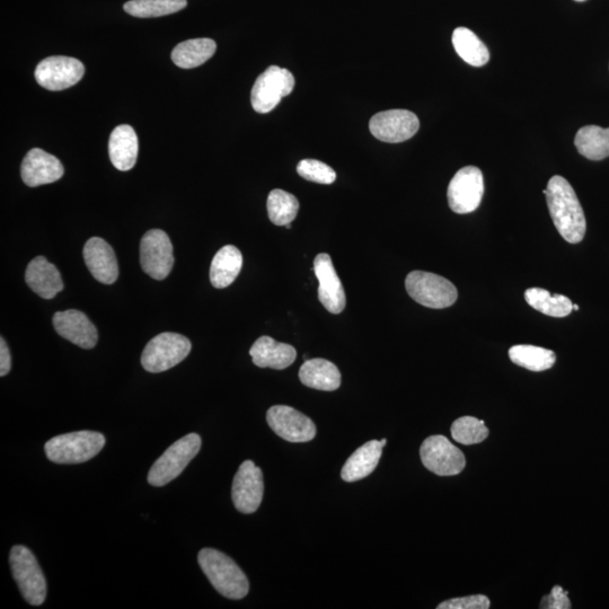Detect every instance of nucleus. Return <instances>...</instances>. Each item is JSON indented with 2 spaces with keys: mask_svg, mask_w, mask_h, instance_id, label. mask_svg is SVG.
Masks as SVG:
<instances>
[{
  "mask_svg": "<svg viewBox=\"0 0 609 609\" xmlns=\"http://www.w3.org/2000/svg\"><path fill=\"white\" fill-rule=\"evenodd\" d=\"M546 190L547 207L556 229L567 242L580 243L585 238L587 222L575 190L559 175L553 176Z\"/></svg>",
  "mask_w": 609,
  "mask_h": 609,
  "instance_id": "f257e3e1",
  "label": "nucleus"
},
{
  "mask_svg": "<svg viewBox=\"0 0 609 609\" xmlns=\"http://www.w3.org/2000/svg\"><path fill=\"white\" fill-rule=\"evenodd\" d=\"M198 561L210 584L220 595L237 600L249 594V579L226 554L214 549H203L198 555Z\"/></svg>",
  "mask_w": 609,
  "mask_h": 609,
  "instance_id": "f03ea898",
  "label": "nucleus"
},
{
  "mask_svg": "<svg viewBox=\"0 0 609 609\" xmlns=\"http://www.w3.org/2000/svg\"><path fill=\"white\" fill-rule=\"evenodd\" d=\"M105 446L100 432L76 431L48 441L44 450L48 460L56 464H81L91 461Z\"/></svg>",
  "mask_w": 609,
  "mask_h": 609,
  "instance_id": "7ed1b4c3",
  "label": "nucleus"
},
{
  "mask_svg": "<svg viewBox=\"0 0 609 609\" xmlns=\"http://www.w3.org/2000/svg\"><path fill=\"white\" fill-rule=\"evenodd\" d=\"M201 443V437L197 434H190L175 441L150 469L148 483L160 488L178 478L200 452Z\"/></svg>",
  "mask_w": 609,
  "mask_h": 609,
  "instance_id": "20e7f679",
  "label": "nucleus"
},
{
  "mask_svg": "<svg viewBox=\"0 0 609 609\" xmlns=\"http://www.w3.org/2000/svg\"><path fill=\"white\" fill-rule=\"evenodd\" d=\"M405 288L417 303L434 310L453 306L458 298L452 282L431 272L412 271L405 279Z\"/></svg>",
  "mask_w": 609,
  "mask_h": 609,
  "instance_id": "39448f33",
  "label": "nucleus"
},
{
  "mask_svg": "<svg viewBox=\"0 0 609 609\" xmlns=\"http://www.w3.org/2000/svg\"><path fill=\"white\" fill-rule=\"evenodd\" d=\"M13 577L29 604L40 606L47 598V581L33 553L23 545L13 547L10 554Z\"/></svg>",
  "mask_w": 609,
  "mask_h": 609,
  "instance_id": "423d86ee",
  "label": "nucleus"
},
{
  "mask_svg": "<svg viewBox=\"0 0 609 609\" xmlns=\"http://www.w3.org/2000/svg\"><path fill=\"white\" fill-rule=\"evenodd\" d=\"M191 342L184 335L165 332L150 340L141 356V365L149 373L166 372L189 356Z\"/></svg>",
  "mask_w": 609,
  "mask_h": 609,
  "instance_id": "0eeeda50",
  "label": "nucleus"
},
{
  "mask_svg": "<svg viewBox=\"0 0 609 609\" xmlns=\"http://www.w3.org/2000/svg\"><path fill=\"white\" fill-rule=\"evenodd\" d=\"M295 77L288 69L269 67L261 74L252 88V107L258 113H269L284 97L293 92Z\"/></svg>",
  "mask_w": 609,
  "mask_h": 609,
  "instance_id": "6e6552de",
  "label": "nucleus"
},
{
  "mask_svg": "<svg viewBox=\"0 0 609 609\" xmlns=\"http://www.w3.org/2000/svg\"><path fill=\"white\" fill-rule=\"evenodd\" d=\"M483 194L484 179L481 170L475 166L463 167L448 185L449 207L456 214H471L480 207Z\"/></svg>",
  "mask_w": 609,
  "mask_h": 609,
  "instance_id": "1a4fd4ad",
  "label": "nucleus"
},
{
  "mask_svg": "<svg viewBox=\"0 0 609 609\" xmlns=\"http://www.w3.org/2000/svg\"><path fill=\"white\" fill-rule=\"evenodd\" d=\"M141 268L150 278L164 280L174 266L173 245L161 229L147 232L140 242Z\"/></svg>",
  "mask_w": 609,
  "mask_h": 609,
  "instance_id": "9d476101",
  "label": "nucleus"
},
{
  "mask_svg": "<svg viewBox=\"0 0 609 609\" xmlns=\"http://www.w3.org/2000/svg\"><path fill=\"white\" fill-rule=\"evenodd\" d=\"M422 464L439 476H454L463 472L465 455L460 448L450 443L445 436H431L423 441L420 448Z\"/></svg>",
  "mask_w": 609,
  "mask_h": 609,
  "instance_id": "9b49d317",
  "label": "nucleus"
},
{
  "mask_svg": "<svg viewBox=\"0 0 609 609\" xmlns=\"http://www.w3.org/2000/svg\"><path fill=\"white\" fill-rule=\"evenodd\" d=\"M85 74L82 61L72 57L55 56L41 61L35 69V79L49 91H64L76 85Z\"/></svg>",
  "mask_w": 609,
  "mask_h": 609,
  "instance_id": "f8f14e48",
  "label": "nucleus"
},
{
  "mask_svg": "<svg viewBox=\"0 0 609 609\" xmlns=\"http://www.w3.org/2000/svg\"><path fill=\"white\" fill-rule=\"evenodd\" d=\"M419 118L408 110L379 112L369 122L372 135L384 143L399 144L417 134Z\"/></svg>",
  "mask_w": 609,
  "mask_h": 609,
  "instance_id": "ddd939ff",
  "label": "nucleus"
},
{
  "mask_svg": "<svg viewBox=\"0 0 609 609\" xmlns=\"http://www.w3.org/2000/svg\"><path fill=\"white\" fill-rule=\"evenodd\" d=\"M270 428L289 443H308L316 436L315 423L287 405H275L267 413Z\"/></svg>",
  "mask_w": 609,
  "mask_h": 609,
  "instance_id": "4468645a",
  "label": "nucleus"
},
{
  "mask_svg": "<svg viewBox=\"0 0 609 609\" xmlns=\"http://www.w3.org/2000/svg\"><path fill=\"white\" fill-rule=\"evenodd\" d=\"M264 492L263 473L252 461H245L238 469L232 489L234 505L242 514L255 513L261 506Z\"/></svg>",
  "mask_w": 609,
  "mask_h": 609,
  "instance_id": "2eb2a0df",
  "label": "nucleus"
},
{
  "mask_svg": "<svg viewBox=\"0 0 609 609\" xmlns=\"http://www.w3.org/2000/svg\"><path fill=\"white\" fill-rule=\"evenodd\" d=\"M314 272L320 281L319 299L322 305L332 314L342 313L347 305L346 293L329 254L317 255Z\"/></svg>",
  "mask_w": 609,
  "mask_h": 609,
  "instance_id": "dca6fc26",
  "label": "nucleus"
},
{
  "mask_svg": "<svg viewBox=\"0 0 609 609\" xmlns=\"http://www.w3.org/2000/svg\"><path fill=\"white\" fill-rule=\"evenodd\" d=\"M64 173V166L58 158L40 148L31 149L21 167L22 179L31 188L57 182Z\"/></svg>",
  "mask_w": 609,
  "mask_h": 609,
  "instance_id": "f3484780",
  "label": "nucleus"
},
{
  "mask_svg": "<svg viewBox=\"0 0 609 609\" xmlns=\"http://www.w3.org/2000/svg\"><path fill=\"white\" fill-rule=\"evenodd\" d=\"M84 261L92 276L104 285H112L119 277V266L110 244L93 237L84 246Z\"/></svg>",
  "mask_w": 609,
  "mask_h": 609,
  "instance_id": "a211bd4d",
  "label": "nucleus"
},
{
  "mask_svg": "<svg viewBox=\"0 0 609 609\" xmlns=\"http://www.w3.org/2000/svg\"><path fill=\"white\" fill-rule=\"evenodd\" d=\"M52 323L60 337L76 346L86 350L96 346L99 339L96 328L84 313L76 310L58 312L54 315Z\"/></svg>",
  "mask_w": 609,
  "mask_h": 609,
  "instance_id": "6ab92c4d",
  "label": "nucleus"
},
{
  "mask_svg": "<svg viewBox=\"0 0 609 609\" xmlns=\"http://www.w3.org/2000/svg\"><path fill=\"white\" fill-rule=\"evenodd\" d=\"M25 281L35 294L44 299L55 298L64 289L58 269L43 257L35 258L29 263Z\"/></svg>",
  "mask_w": 609,
  "mask_h": 609,
  "instance_id": "aec40b11",
  "label": "nucleus"
},
{
  "mask_svg": "<svg viewBox=\"0 0 609 609\" xmlns=\"http://www.w3.org/2000/svg\"><path fill=\"white\" fill-rule=\"evenodd\" d=\"M250 355L255 366L282 370L294 364L297 351L290 344L277 342L270 337H261L254 342Z\"/></svg>",
  "mask_w": 609,
  "mask_h": 609,
  "instance_id": "412c9836",
  "label": "nucleus"
},
{
  "mask_svg": "<svg viewBox=\"0 0 609 609\" xmlns=\"http://www.w3.org/2000/svg\"><path fill=\"white\" fill-rule=\"evenodd\" d=\"M138 150V137L134 128L121 125L112 131L109 140V154L110 160L117 170L130 171L136 165Z\"/></svg>",
  "mask_w": 609,
  "mask_h": 609,
  "instance_id": "4be33fe9",
  "label": "nucleus"
},
{
  "mask_svg": "<svg viewBox=\"0 0 609 609\" xmlns=\"http://www.w3.org/2000/svg\"><path fill=\"white\" fill-rule=\"evenodd\" d=\"M381 441H368L353 453L341 471V478L346 482H356L372 474L383 454Z\"/></svg>",
  "mask_w": 609,
  "mask_h": 609,
  "instance_id": "5701e85b",
  "label": "nucleus"
},
{
  "mask_svg": "<svg viewBox=\"0 0 609 609\" xmlns=\"http://www.w3.org/2000/svg\"><path fill=\"white\" fill-rule=\"evenodd\" d=\"M299 379L314 390L333 392L341 386V373L331 361L315 358L306 360L300 367Z\"/></svg>",
  "mask_w": 609,
  "mask_h": 609,
  "instance_id": "b1692460",
  "label": "nucleus"
},
{
  "mask_svg": "<svg viewBox=\"0 0 609 609\" xmlns=\"http://www.w3.org/2000/svg\"><path fill=\"white\" fill-rule=\"evenodd\" d=\"M243 266V255L234 245L220 249L210 267V282L217 289L231 286L240 275Z\"/></svg>",
  "mask_w": 609,
  "mask_h": 609,
  "instance_id": "393cba45",
  "label": "nucleus"
},
{
  "mask_svg": "<svg viewBox=\"0 0 609 609\" xmlns=\"http://www.w3.org/2000/svg\"><path fill=\"white\" fill-rule=\"evenodd\" d=\"M217 44L211 39L181 42L172 52L173 63L182 69L197 68L215 55Z\"/></svg>",
  "mask_w": 609,
  "mask_h": 609,
  "instance_id": "a878e982",
  "label": "nucleus"
},
{
  "mask_svg": "<svg viewBox=\"0 0 609 609\" xmlns=\"http://www.w3.org/2000/svg\"><path fill=\"white\" fill-rule=\"evenodd\" d=\"M575 145L578 152L590 161L609 157V128L586 126L577 132Z\"/></svg>",
  "mask_w": 609,
  "mask_h": 609,
  "instance_id": "bb28decb",
  "label": "nucleus"
},
{
  "mask_svg": "<svg viewBox=\"0 0 609 609\" xmlns=\"http://www.w3.org/2000/svg\"><path fill=\"white\" fill-rule=\"evenodd\" d=\"M453 46L465 63L482 67L489 63L490 54L485 44L469 29L458 28L453 33Z\"/></svg>",
  "mask_w": 609,
  "mask_h": 609,
  "instance_id": "cd10ccee",
  "label": "nucleus"
},
{
  "mask_svg": "<svg viewBox=\"0 0 609 609\" xmlns=\"http://www.w3.org/2000/svg\"><path fill=\"white\" fill-rule=\"evenodd\" d=\"M525 299L534 310L547 316L566 317L573 311V304L568 297L563 295L552 296L550 291L542 288L527 289Z\"/></svg>",
  "mask_w": 609,
  "mask_h": 609,
  "instance_id": "c85d7f7f",
  "label": "nucleus"
},
{
  "mask_svg": "<svg viewBox=\"0 0 609 609\" xmlns=\"http://www.w3.org/2000/svg\"><path fill=\"white\" fill-rule=\"evenodd\" d=\"M509 358L517 366L532 372H544L554 366L555 353L535 346H515L509 350Z\"/></svg>",
  "mask_w": 609,
  "mask_h": 609,
  "instance_id": "c756f323",
  "label": "nucleus"
},
{
  "mask_svg": "<svg viewBox=\"0 0 609 609\" xmlns=\"http://www.w3.org/2000/svg\"><path fill=\"white\" fill-rule=\"evenodd\" d=\"M187 5V0H130L123 8L131 16L152 19L178 13Z\"/></svg>",
  "mask_w": 609,
  "mask_h": 609,
  "instance_id": "7c9ffc66",
  "label": "nucleus"
},
{
  "mask_svg": "<svg viewBox=\"0 0 609 609\" xmlns=\"http://www.w3.org/2000/svg\"><path fill=\"white\" fill-rule=\"evenodd\" d=\"M267 209L272 224L287 226L296 219L299 202L293 194L276 189L269 194Z\"/></svg>",
  "mask_w": 609,
  "mask_h": 609,
  "instance_id": "2f4dec72",
  "label": "nucleus"
},
{
  "mask_svg": "<svg viewBox=\"0 0 609 609\" xmlns=\"http://www.w3.org/2000/svg\"><path fill=\"white\" fill-rule=\"evenodd\" d=\"M452 437L462 445L481 444L489 437V429L482 420L462 417L453 423Z\"/></svg>",
  "mask_w": 609,
  "mask_h": 609,
  "instance_id": "473e14b6",
  "label": "nucleus"
},
{
  "mask_svg": "<svg viewBox=\"0 0 609 609\" xmlns=\"http://www.w3.org/2000/svg\"><path fill=\"white\" fill-rule=\"evenodd\" d=\"M297 172L303 179L320 184H332L337 180V173L332 167L316 160L299 162Z\"/></svg>",
  "mask_w": 609,
  "mask_h": 609,
  "instance_id": "72a5a7b5",
  "label": "nucleus"
},
{
  "mask_svg": "<svg viewBox=\"0 0 609 609\" xmlns=\"http://www.w3.org/2000/svg\"><path fill=\"white\" fill-rule=\"evenodd\" d=\"M438 609H488L490 599L484 595H473L463 598H455L441 603Z\"/></svg>",
  "mask_w": 609,
  "mask_h": 609,
  "instance_id": "f704fd0d",
  "label": "nucleus"
},
{
  "mask_svg": "<svg viewBox=\"0 0 609 609\" xmlns=\"http://www.w3.org/2000/svg\"><path fill=\"white\" fill-rule=\"evenodd\" d=\"M568 595V591L563 590L561 586H555L551 594L542 599L540 607L544 609H570L571 602Z\"/></svg>",
  "mask_w": 609,
  "mask_h": 609,
  "instance_id": "c9c22d12",
  "label": "nucleus"
},
{
  "mask_svg": "<svg viewBox=\"0 0 609 609\" xmlns=\"http://www.w3.org/2000/svg\"><path fill=\"white\" fill-rule=\"evenodd\" d=\"M12 357L10 349L4 338L0 339V376L4 377L11 372Z\"/></svg>",
  "mask_w": 609,
  "mask_h": 609,
  "instance_id": "e433bc0d",
  "label": "nucleus"
},
{
  "mask_svg": "<svg viewBox=\"0 0 609 609\" xmlns=\"http://www.w3.org/2000/svg\"><path fill=\"white\" fill-rule=\"evenodd\" d=\"M572 308H573V310H575V311H579V306H578V305H573V307H572Z\"/></svg>",
  "mask_w": 609,
  "mask_h": 609,
  "instance_id": "4c0bfd02",
  "label": "nucleus"
},
{
  "mask_svg": "<svg viewBox=\"0 0 609 609\" xmlns=\"http://www.w3.org/2000/svg\"><path fill=\"white\" fill-rule=\"evenodd\" d=\"M576 2H586V0H576Z\"/></svg>",
  "mask_w": 609,
  "mask_h": 609,
  "instance_id": "58836bf2",
  "label": "nucleus"
},
{
  "mask_svg": "<svg viewBox=\"0 0 609 609\" xmlns=\"http://www.w3.org/2000/svg\"><path fill=\"white\" fill-rule=\"evenodd\" d=\"M286 227H287L288 229H290V228H291V224L287 225Z\"/></svg>",
  "mask_w": 609,
  "mask_h": 609,
  "instance_id": "ea45409f",
  "label": "nucleus"
}]
</instances>
